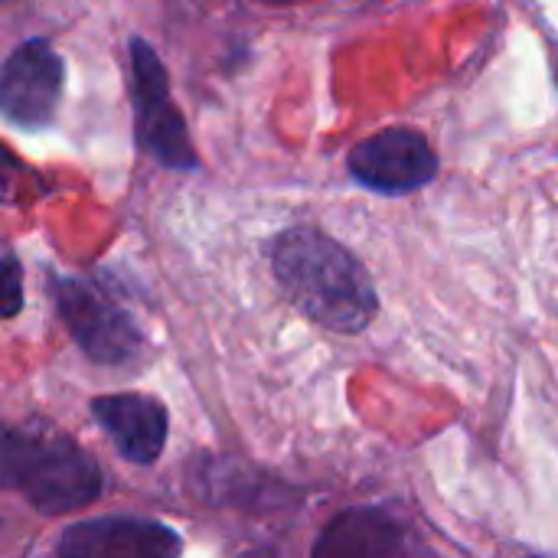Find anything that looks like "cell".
<instances>
[{
	"label": "cell",
	"mask_w": 558,
	"mask_h": 558,
	"mask_svg": "<svg viewBox=\"0 0 558 558\" xmlns=\"http://www.w3.org/2000/svg\"><path fill=\"white\" fill-rule=\"evenodd\" d=\"M65 69L46 39L20 43L0 69V114L26 131L46 128L62 98Z\"/></svg>",
	"instance_id": "cell-6"
},
{
	"label": "cell",
	"mask_w": 558,
	"mask_h": 558,
	"mask_svg": "<svg viewBox=\"0 0 558 558\" xmlns=\"http://www.w3.org/2000/svg\"><path fill=\"white\" fill-rule=\"evenodd\" d=\"M271 268L298 311L333 333H360L379 311L363 262L317 229L298 226L278 235Z\"/></svg>",
	"instance_id": "cell-1"
},
{
	"label": "cell",
	"mask_w": 558,
	"mask_h": 558,
	"mask_svg": "<svg viewBox=\"0 0 558 558\" xmlns=\"http://www.w3.org/2000/svg\"><path fill=\"white\" fill-rule=\"evenodd\" d=\"M29 180H36L33 170H29L26 163H20V160L0 144V203H20V199H26Z\"/></svg>",
	"instance_id": "cell-11"
},
{
	"label": "cell",
	"mask_w": 558,
	"mask_h": 558,
	"mask_svg": "<svg viewBox=\"0 0 558 558\" xmlns=\"http://www.w3.org/2000/svg\"><path fill=\"white\" fill-rule=\"evenodd\" d=\"M49 291L59 320L88 360L101 366H128L144 353V337L131 314L92 281L52 275Z\"/></svg>",
	"instance_id": "cell-4"
},
{
	"label": "cell",
	"mask_w": 558,
	"mask_h": 558,
	"mask_svg": "<svg viewBox=\"0 0 558 558\" xmlns=\"http://www.w3.org/2000/svg\"><path fill=\"white\" fill-rule=\"evenodd\" d=\"M56 553L72 558H170L183 553V543L163 523L101 517L69 526L56 543Z\"/></svg>",
	"instance_id": "cell-7"
},
{
	"label": "cell",
	"mask_w": 558,
	"mask_h": 558,
	"mask_svg": "<svg viewBox=\"0 0 558 558\" xmlns=\"http://www.w3.org/2000/svg\"><path fill=\"white\" fill-rule=\"evenodd\" d=\"M23 311V268L13 255H0V320Z\"/></svg>",
	"instance_id": "cell-10"
},
{
	"label": "cell",
	"mask_w": 558,
	"mask_h": 558,
	"mask_svg": "<svg viewBox=\"0 0 558 558\" xmlns=\"http://www.w3.org/2000/svg\"><path fill=\"white\" fill-rule=\"evenodd\" d=\"M0 487L20 494L36 513L59 517L95 504L105 474L75 438L56 425L29 422L0 438Z\"/></svg>",
	"instance_id": "cell-2"
},
{
	"label": "cell",
	"mask_w": 558,
	"mask_h": 558,
	"mask_svg": "<svg viewBox=\"0 0 558 558\" xmlns=\"http://www.w3.org/2000/svg\"><path fill=\"white\" fill-rule=\"evenodd\" d=\"M262 3H271V7H291V3H304V0H262Z\"/></svg>",
	"instance_id": "cell-12"
},
{
	"label": "cell",
	"mask_w": 558,
	"mask_h": 558,
	"mask_svg": "<svg viewBox=\"0 0 558 558\" xmlns=\"http://www.w3.org/2000/svg\"><path fill=\"white\" fill-rule=\"evenodd\" d=\"M350 173L366 190L402 196L422 190L438 173V154L415 128H386L350 150Z\"/></svg>",
	"instance_id": "cell-5"
},
{
	"label": "cell",
	"mask_w": 558,
	"mask_h": 558,
	"mask_svg": "<svg viewBox=\"0 0 558 558\" xmlns=\"http://www.w3.org/2000/svg\"><path fill=\"white\" fill-rule=\"evenodd\" d=\"M92 415L124 461L154 464L163 454L167 425H170L163 402L141 392H118V396L95 399Z\"/></svg>",
	"instance_id": "cell-8"
},
{
	"label": "cell",
	"mask_w": 558,
	"mask_h": 558,
	"mask_svg": "<svg viewBox=\"0 0 558 558\" xmlns=\"http://www.w3.org/2000/svg\"><path fill=\"white\" fill-rule=\"evenodd\" d=\"M128 69H131V105H134V141L137 147L163 163L167 170H196L199 157L193 150L183 111L170 95V78L160 56L134 36L128 43Z\"/></svg>",
	"instance_id": "cell-3"
},
{
	"label": "cell",
	"mask_w": 558,
	"mask_h": 558,
	"mask_svg": "<svg viewBox=\"0 0 558 558\" xmlns=\"http://www.w3.org/2000/svg\"><path fill=\"white\" fill-rule=\"evenodd\" d=\"M409 533L383 510L340 513L314 543V556H402Z\"/></svg>",
	"instance_id": "cell-9"
}]
</instances>
